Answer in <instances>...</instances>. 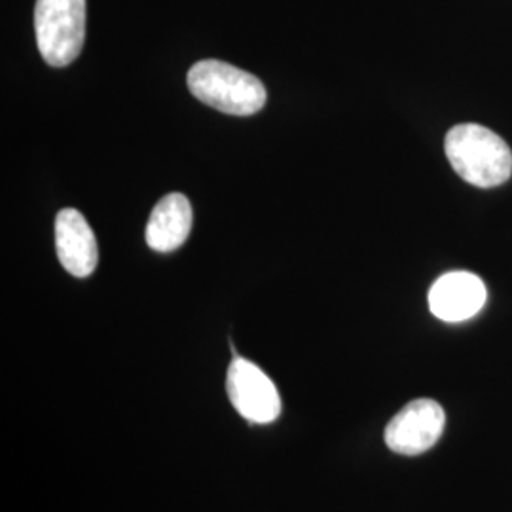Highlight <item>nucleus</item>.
<instances>
[{
	"mask_svg": "<svg viewBox=\"0 0 512 512\" xmlns=\"http://www.w3.org/2000/svg\"><path fill=\"white\" fill-rule=\"evenodd\" d=\"M35 33L48 65H71L86 40V0H37Z\"/></svg>",
	"mask_w": 512,
	"mask_h": 512,
	"instance_id": "obj_3",
	"label": "nucleus"
},
{
	"mask_svg": "<svg viewBox=\"0 0 512 512\" xmlns=\"http://www.w3.org/2000/svg\"><path fill=\"white\" fill-rule=\"evenodd\" d=\"M188 90L205 105L234 116H251L266 105V88L255 74L219 59H205L188 71Z\"/></svg>",
	"mask_w": 512,
	"mask_h": 512,
	"instance_id": "obj_2",
	"label": "nucleus"
},
{
	"mask_svg": "<svg viewBox=\"0 0 512 512\" xmlns=\"http://www.w3.org/2000/svg\"><path fill=\"white\" fill-rule=\"evenodd\" d=\"M444 150L454 171L465 183L494 188L511 179V148L492 129L478 124H459L448 131Z\"/></svg>",
	"mask_w": 512,
	"mask_h": 512,
	"instance_id": "obj_1",
	"label": "nucleus"
},
{
	"mask_svg": "<svg viewBox=\"0 0 512 512\" xmlns=\"http://www.w3.org/2000/svg\"><path fill=\"white\" fill-rule=\"evenodd\" d=\"M230 403L251 423H272L281 414V397L274 382L255 363L234 357L226 376Z\"/></svg>",
	"mask_w": 512,
	"mask_h": 512,
	"instance_id": "obj_5",
	"label": "nucleus"
},
{
	"mask_svg": "<svg viewBox=\"0 0 512 512\" xmlns=\"http://www.w3.org/2000/svg\"><path fill=\"white\" fill-rule=\"evenodd\" d=\"M55 247L61 266L74 277H88L97 268V241L88 220L76 209L59 211L55 219Z\"/></svg>",
	"mask_w": 512,
	"mask_h": 512,
	"instance_id": "obj_7",
	"label": "nucleus"
},
{
	"mask_svg": "<svg viewBox=\"0 0 512 512\" xmlns=\"http://www.w3.org/2000/svg\"><path fill=\"white\" fill-rule=\"evenodd\" d=\"M486 302V287L471 272L442 275L429 291V308L446 323H461L475 317Z\"/></svg>",
	"mask_w": 512,
	"mask_h": 512,
	"instance_id": "obj_6",
	"label": "nucleus"
},
{
	"mask_svg": "<svg viewBox=\"0 0 512 512\" xmlns=\"http://www.w3.org/2000/svg\"><path fill=\"white\" fill-rule=\"evenodd\" d=\"M192 230V205L179 192L167 194L154 205L148 220L147 243L152 251H177Z\"/></svg>",
	"mask_w": 512,
	"mask_h": 512,
	"instance_id": "obj_8",
	"label": "nucleus"
},
{
	"mask_svg": "<svg viewBox=\"0 0 512 512\" xmlns=\"http://www.w3.org/2000/svg\"><path fill=\"white\" fill-rule=\"evenodd\" d=\"M446 425V414L437 401L418 399L387 423L385 444L391 452L420 456L439 442Z\"/></svg>",
	"mask_w": 512,
	"mask_h": 512,
	"instance_id": "obj_4",
	"label": "nucleus"
}]
</instances>
